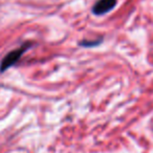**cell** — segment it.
Listing matches in <instances>:
<instances>
[{"instance_id":"3","label":"cell","mask_w":153,"mask_h":153,"mask_svg":"<svg viewBox=\"0 0 153 153\" xmlns=\"http://www.w3.org/2000/svg\"><path fill=\"white\" fill-rule=\"evenodd\" d=\"M102 42V39H97V40H83L80 42V45L83 47H92L97 46Z\"/></svg>"},{"instance_id":"1","label":"cell","mask_w":153,"mask_h":153,"mask_svg":"<svg viewBox=\"0 0 153 153\" xmlns=\"http://www.w3.org/2000/svg\"><path fill=\"white\" fill-rule=\"evenodd\" d=\"M32 44H33L32 42L23 43L20 47H18V48L10 51V53L2 59L1 63H0V71L3 72V71H5L7 68H10V67H12V66L15 65V64L17 63L20 59H21V57L23 56V53H25V51H27L30 46H32Z\"/></svg>"},{"instance_id":"2","label":"cell","mask_w":153,"mask_h":153,"mask_svg":"<svg viewBox=\"0 0 153 153\" xmlns=\"http://www.w3.org/2000/svg\"><path fill=\"white\" fill-rule=\"evenodd\" d=\"M117 4V0H98L92 7V13L96 16H102L112 11Z\"/></svg>"}]
</instances>
